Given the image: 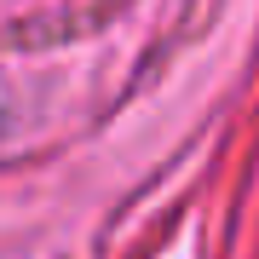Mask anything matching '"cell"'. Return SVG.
I'll return each mask as SVG.
<instances>
[{"instance_id":"obj_1","label":"cell","mask_w":259,"mask_h":259,"mask_svg":"<svg viewBox=\"0 0 259 259\" xmlns=\"http://www.w3.org/2000/svg\"><path fill=\"white\" fill-rule=\"evenodd\" d=\"M0 133H6V127H0Z\"/></svg>"}]
</instances>
